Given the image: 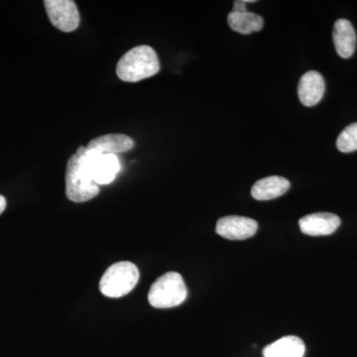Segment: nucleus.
<instances>
[{
    "mask_svg": "<svg viewBox=\"0 0 357 357\" xmlns=\"http://www.w3.org/2000/svg\"><path fill=\"white\" fill-rule=\"evenodd\" d=\"M306 351L300 337L288 335L267 345L263 351L264 357H303Z\"/></svg>",
    "mask_w": 357,
    "mask_h": 357,
    "instance_id": "obj_13",
    "label": "nucleus"
},
{
    "mask_svg": "<svg viewBox=\"0 0 357 357\" xmlns=\"http://www.w3.org/2000/svg\"><path fill=\"white\" fill-rule=\"evenodd\" d=\"M139 281V271L133 263L117 262L107 268L100 282V290L109 298H121L135 288Z\"/></svg>",
    "mask_w": 357,
    "mask_h": 357,
    "instance_id": "obj_4",
    "label": "nucleus"
},
{
    "mask_svg": "<svg viewBox=\"0 0 357 357\" xmlns=\"http://www.w3.org/2000/svg\"><path fill=\"white\" fill-rule=\"evenodd\" d=\"M337 147L342 153H349L357 150V122L345 128L337 140Z\"/></svg>",
    "mask_w": 357,
    "mask_h": 357,
    "instance_id": "obj_15",
    "label": "nucleus"
},
{
    "mask_svg": "<svg viewBox=\"0 0 357 357\" xmlns=\"http://www.w3.org/2000/svg\"><path fill=\"white\" fill-rule=\"evenodd\" d=\"M6 199L3 196L0 195V215L6 211Z\"/></svg>",
    "mask_w": 357,
    "mask_h": 357,
    "instance_id": "obj_17",
    "label": "nucleus"
},
{
    "mask_svg": "<svg viewBox=\"0 0 357 357\" xmlns=\"http://www.w3.org/2000/svg\"><path fill=\"white\" fill-rule=\"evenodd\" d=\"M160 72L156 52L147 45L134 47L126 52L116 66V75L126 83H137L155 76Z\"/></svg>",
    "mask_w": 357,
    "mask_h": 357,
    "instance_id": "obj_1",
    "label": "nucleus"
},
{
    "mask_svg": "<svg viewBox=\"0 0 357 357\" xmlns=\"http://www.w3.org/2000/svg\"><path fill=\"white\" fill-rule=\"evenodd\" d=\"M227 22L234 31L248 35L253 32L261 31L264 20L258 14L248 13H230Z\"/></svg>",
    "mask_w": 357,
    "mask_h": 357,
    "instance_id": "obj_14",
    "label": "nucleus"
},
{
    "mask_svg": "<svg viewBox=\"0 0 357 357\" xmlns=\"http://www.w3.org/2000/svg\"><path fill=\"white\" fill-rule=\"evenodd\" d=\"M325 79L316 70H310L301 77L298 96L305 107H311L318 105L325 95Z\"/></svg>",
    "mask_w": 357,
    "mask_h": 357,
    "instance_id": "obj_9",
    "label": "nucleus"
},
{
    "mask_svg": "<svg viewBox=\"0 0 357 357\" xmlns=\"http://www.w3.org/2000/svg\"><path fill=\"white\" fill-rule=\"evenodd\" d=\"M86 147L79 146L67 164L66 195L74 203H84L98 196L100 188L89 175L84 162Z\"/></svg>",
    "mask_w": 357,
    "mask_h": 357,
    "instance_id": "obj_2",
    "label": "nucleus"
},
{
    "mask_svg": "<svg viewBox=\"0 0 357 357\" xmlns=\"http://www.w3.org/2000/svg\"><path fill=\"white\" fill-rule=\"evenodd\" d=\"M187 296L183 277L177 272H168L154 282L148 293V302L156 309H169L183 304Z\"/></svg>",
    "mask_w": 357,
    "mask_h": 357,
    "instance_id": "obj_3",
    "label": "nucleus"
},
{
    "mask_svg": "<svg viewBox=\"0 0 357 357\" xmlns=\"http://www.w3.org/2000/svg\"><path fill=\"white\" fill-rule=\"evenodd\" d=\"M290 187L287 178L271 176L257 181L251 189V195L257 201H270L285 194Z\"/></svg>",
    "mask_w": 357,
    "mask_h": 357,
    "instance_id": "obj_12",
    "label": "nucleus"
},
{
    "mask_svg": "<svg viewBox=\"0 0 357 357\" xmlns=\"http://www.w3.org/2000/svg\"><path fill=\"white\" fill-rule=\"evenodd\" d=\"M257 229L258 223L252 218L229 215L218 220L215 231L229 241H244L255 236Z\"/></svg>",
    "mask_w": 357,
    "mask_h": 357,
    "instance_id": "obj_7",
    "label": "nucleus"
},
{
    "mask_svg": "<svg viewBox=\"0 0 357 357\" xmlns=\"http://www.w3.org/2000/svg\"><path fill=\"white\" fill-rule=\"evenodd\" d=\"M134 141L124 134H107L93 138L86 146V150L96 154H119L133 149Z\"/></svg>",
    "mask_w": 357,
    "mask_h": 357,
    "instance_id": "obj_10",
    "label": "nucleus"
},
{
    "mask_svg": "<svg viewBox=\"0 0 357 357\" xmlns=\"http://www.w3.org/2000/svg\"><path fill=\"white\" fill-rule=\"evenodd\" d=\"M45 8L52 25L60 31H75L81 22L79 9L73 0H45Z\"/></svg>",
    "mask_w": 357,
    "mask_h": 357,
    "instance_id": "obj_5",
    "label": "nucleus"
},
{
    "mask_svg": "<svg viewBox=\"0 0 357 357\" xmlns=\"http://www.w3.org/2000/svg\"><path fill=\"white\" fill-rule=\"evenodd\" d=\"M299 225L301 231L307 236H330L340 227V218L335 213H312L301 218Z\"/></svg>",
    "mask_w": 357,
    "mask_h": 357,
    "instance_id": "obj_8",
    "label": "nucleus"
},
{
    "mask_svg": "<svg viewBox=\"0 0 357 357\" xmlns=\"http://www.w3.org/2000/svg\"><path fill=\"white\" fill-rule=\"evenodd\" d=\"M89 175L96 184L109 185L114 182L121 170V163L116 155L91 153L86 150L84 157Z\"/></svg>",
    "mask_w": 357,
    "mask_h": 357,
    "instance_id": "obj_6",
    "label": "nucleus"
},
{
    "mask_svg": "<svg viewBox=\"0 0 357 357\" xmlns=\"http://www.w3.org/2000/svg\"><path fill=\"white\" fill-rule=\"evenodd\" d=\"M333 39L340 57L349 59L354 55L356 48V33L351 21L344 18L335 21Z\"/></svg>",
    "mask_w": 357,
    "mask_h": 357,
    "instance_id": "obj_11",
    "label": "nucleus"
},
{
    "mask_svg": "<svg viewBox=\"0 0 357 357\" xmlns=\"http://www.w3.org/2000/svg\"><path fill=\"white\" fill-rule=\"evenodd\" d=\"M249 2L255 1L253 0H251V1H248V0H236V1H234L232 13H246L248 11L246 4L249 3Z\"/></svg>",
    "mask_w": 357,
    "mask_h": 357,
    "instance_id": "obj_16",
    "label": "nucleus"
}]
</instances>
